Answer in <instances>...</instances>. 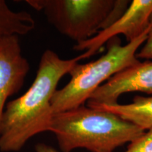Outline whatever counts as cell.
Wrapping results in <instances>:
<instances>
[{
  "label": "cell",
  "mask_w": 152,
  "mask_h": 152,
  "mask_svg": "<svg viewBox=\"0 0 152 152\" xmlns=\"http://www.w3.org/2000/svg\"><path fill=\"white\" fill-rule=\"evenodd\" d=\"M92 108L100 109L115 113L123 119L137 125L146 131L152 128V96L137 95L132 103L116 104L114 105H102Z\"/></svg>",
  "instance_id": "ba28073f"
},
{
  "label": "cell",
  "mask_w": 152,
  "mask_h": 152,
  "mask_svg": "<svg viewBox=\"0 0 152 152\" xmlns=\"http://www.w3.org/2000/svg\"><path fill=\"white\" fill-rule=\"evenodd\" d=\"M29 71L18 36L0 39V131L7 101L20 90Z\"/></svg>",
  "instance_id": "52a82bcc"
},
{
  "label": "cell",
  "mask_w": 152,
  "mask_h": 152,
  "mask_svg": "<svg viewBox=\"0 0 152 152\" xmlns=\"http://www.w3.org/2000/svg\"><path fill=\"white\" fill-rule=\"evenodd\" d=\"M35 152H58L54 147L48 144L39 142L35 146Z\"/></svg>",
  "instance_id": "7c38bea8"
},
{
  "label": "cell",
  "mask_w": 152,
  "mask_h": 152,
  "mask_svg": "<svg viewBox=\"0 0 152 152\" xmlns=\"http://www.w3.org/2000/svg\"><path fill=\"white\" fill-rule=\"evenodd\" d=\"M35 21L26 11H14L4 0H0V39L10 36H23L35 29Z\"/></svg>",
  "instance_id": "9c48e42d"
},
{
  "label": "cell",
  "mask_w": 152,
  "mask_h": 152,
  "mask_svg": "<svg viewBox=\"0 0 152 152\" xmlns=\"http://www.w3.org/2000/svg\"><path fill=\"white\" fill-rule=\"evenodd\" d=\"M136 56L137 58L152 61V20L147 39L142 45V49L137 53Z\"/></svg>",
  "instance_id": "8fae6325"
},
{
  "label": "cell",
  "mask_w": 152,
  "mask_h": 152,
  "mask_svg": "<svg viewBox=\"0 0 152 152\" xmlns=\"http://www.w3.org/2000/svg\"><path fill=\"white\" fill-rule=\"evenodd\" d=\"M152 20V0H132L123 14L88 40L75 44L73 49L84 52V59L93 56L112 38L123 35L130 42L140 37L149 28Z\"/></svg>",
  "instance_id": "5b68a950"
},
{
  "label": "cell",
  "mask_w": 152,
  "mask_h": 152,
  "mask_svg": "<svg viewBox=\"0 0 152 152\" xmlns=\"http://www.w3.org/2000/svg\"><path fill=\"white\" fill-rule=\"evenodd\" d=\"M130 92L152 94V61H140L115 74L93 93L87 106L114 105L121 95Z\"/></svg>",
  "instance_id": "8992f818"
},
{
  "label": "cell",
  "mask_w": 152,
  "mask_h": 152,
  "mask_svg": "<svg viewBox=\"0 0 152 152\" xmlns=\"http://www.w3.org/2000/svg\"><path fill=\"white\" fill-rule=\"evenodd\" d=\"M61 35L79 44L91 39L125 12L128 0H26Z\"/></svg>",
  "instance_id": "277c9868"
},
{
  "label": "cell",
  "mask_w": 152,
  "mask_h": 152,
  "mask_svg": "<svg viewBox=\"0 0 152 152\" xmlns=\"http://www.w3.org/2000/svg\"><path fill=\"white\" fill-rule=\"evenodd\" d=\"M49 132L54 134L61 152H113L144 130L111 112L83 105L54 114Z\"/></svg>",
  "instance_id": "7a4b0ae2"
},
{
  "label": "cell",
  "mask_w": 152,
  "mask_h": 152,
  "mask_svg": "<svg viewBox=\"0 0 152 152\" xmlns=\"http://www.w3.org/2000/svg\"><path fill=\"white\" fill-rule=\"evenodd\" d=\"M124 152H152V128L130 142Z\"/></svg>",
  "instance_id": "30bf717a"
},
{
  "label": "cell",
  "mask_w": 152,
  "mask_h": 152,
  "mask_svg": "<svg viewBox=\"0 0 152 152\" xmlns=\"http://www.w3.org/2000/svg\"><path fill=\"white\" fill-rule=\"evenodd\" d=\"M83 59V54L64 59L51 49L43 52L29 89L6 105L0 131V151H20L32 137L49 132L54 116L52 99L58 83Z\"/></svg>",
  "instance_id": "6da1fadb"
},
{
  "label": "cell",
  "mask_w": 152,
  "mask_h": 152,
  "mask_svg": "<svg viewBox=\"0 0 152 152\" xmlns=\"http://www.w3.org/2000/svg\"><path fill=\"white\" fill-rule=\"evenodd\" d=\"M150 27L151 25L140 37L125 45H121L118 37L112 38L108 42L105 54L95 61L74 66L68 73L69 82L53 96V114L85 105L93 93L113 75L137 64V53L147 39Z\"/></svg>",
  "instance_id": "3957f363"
}]
</instances>
